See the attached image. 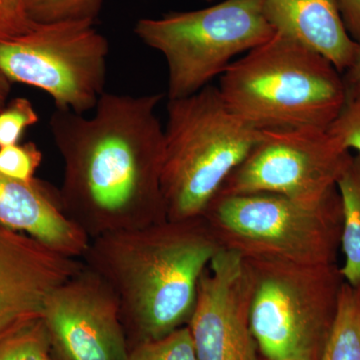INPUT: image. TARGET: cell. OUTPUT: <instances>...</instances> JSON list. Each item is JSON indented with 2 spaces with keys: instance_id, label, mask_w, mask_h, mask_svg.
Listing matches in <instances>:
<instances>
[{
  "instance_id": "cell-9",
  "label": "cell",
  "mask_w": 360,
  "mask_h": 360,
  "mask_svg": "<svg viewBox=\"0 0 360 360\" xmlns=\"http://www.w3.org/2000/svg\"><path fill=\"white\" fill-rule=\"evenodd\" d=\"M350 156L326 129H262L217 195L271 193L321 202L338 193L336 182Z\"/></svg>"
},
{
  "instance_id": "cell-19",
  "label": "cell",
  "mask_w": 360,
  "mask_h": 360,
  "mask_svg": "<svg viewBox=\"0 0 360 360\" xmlns=\"http://www.w3.org/2000/svg\"><path fill=\"white\" fill-rule=\"evenodd\" d=\"M127 360H198L187 326L158 340L136 342Z\"/></svg>"
},
{
  "instance_id": "cell-11",
  "label": "cell",
  "mask_w": 360,
  "mask_h": 360,
  "mask_svg": "<svg viewBox=\"0 0 360 360\" xmlns=\"http://www.w3.org/2000/svg\"><path fill=\"white\" fill-rule=\"evenodd\" d=\"M198 360H262L250 326L245 258L220 248L198 283L187 323Z\"/></svg>"
},
{
  "instance_id": "cell-14",
  "label": "cell",
  "mask_w": 360,
  "mask_h": 360,
  "mask_svg": "<svg viewBox=\"0 0 360 360\" xmlns=\"http://www.w3.org/2000/svg\"><path fill=\"white\" fill-rule=\"evenodd\" d=\"M262 7L276 33L321 54L340 73L354 63L359 42L347 32L338 0H262Z\"/></svg>"
},
{
  "instance_id": "cell-20",
  "label": "cell",
  "mask_w": 360,
  "mask_h": 360,
  "mask_svg": "<svg viewBox=\"0 0 360 360\" xmlns=\"http://www.w3.org/2000/svg\"><path fill=\"white\" fill-rule=\"evenodd\" d=\"M42 153L33 142L0 148V174L22 182L34 181Z\"/></svg>"
},
{
  "instance_id": "cell-3",
  "label": "cell",
  "mask_w": 360,
  "mask_h": 360,
  "mask_svg": "<svg viewBox=\"0 0 360 360\" xmlns=\"http://www.w3.org/2000/svg\"><path fill=\"white\" fill-rule=\"evenodd\" d=\"M219 89L226 105L258 129H328L347 98L328 59L276 32L236 59Z\"/></svg>"
},
{
  "instance_id": "cell-5",
  "label": "cell",
  "mask_w": 360,
  "mask_h": 360,
  "mask_svg": "<svg viewBox=\"0 0 360 360\" xmlns=\"http://www.w3.org/2000/svg\"><path fill=\"white\" fill-rule=\"evenodd\" d=\"M245 260L251 331L262 359L321 360L345 281L340 265Z\"/></svg>"
},
{
  "instance_id": "cell-21",
  "label": "cell",
  "mask_w": 360,
  "mask_h": 360,
  "mask_svg": "<svg viewBox=\"0 0 360 360\" xmlns=\"http://www.w3.org/2000/svg\"><path fill=\"white\" fill-rule=\"evenodd\" d=\"M39 117L32 101L16 97L0 111V148L20 143L25 130L39 122Z\"/></svg>"
},
{
  "instance_id": "cell-8",
  "label": "cell",
  "mask_w": 360,
  "mask_h": 360,
  "mask_svg": "<svg viewBox=\"0 0 360 360\" xmlns=\"http://www.w3.org/2000/svg\"><path fill=\"white\" fill-rule=\"evenodd\" d=\"M96 21L37 23L0 44V71L11 84L42 90L56 110L86 115L105 94L110 45Z\"/></svg>"
},
{
  "instance_id": "cell-26",
  "label": "cell",
  "mask_w": 360,
  "mask_h": 360,
  "mask_svg": "<svg viewBox=\"0 0 360 360\" xmlns=\"http://www.w3.org/2000/svg\"><path fill=\"white\" fill-rule=\"evenodd\" d=\"M11 82L8 78L0 71V111L6 108L8 103V96L11 94Z\"/></svg>"
},
{
  "instance_id": "cell-25",
  "label": "cell",
  "mask_w": 360,
  "mask_h": 360,
  "mask_svg": "<svg viewBox=\"0 0 360 360\" xmlns=\"http://www.w3.org/2000/svg\"><path fill=\"white\" fill-rule=\"evenodd\" d=\"M359 51L354 63L345 71V77H343L347 86V96L360 94V39L359 40Z\"/></svg>"
},
{
  "instance_id": "cell-10",
  "label": "cell",
  "mask_w": 360,
  "mask_h": 360,
  "mask_svg": "<svg viewBox=\"0 0 360 360\" xmlns=\"http://www.w3.org/2000/svg\"><path fill=\"white\" fill-rule=\"evenodd\" d=\"M41 321L61 360H127L120 302L110 286L84 267L52 291Z\"/></svg>"
},
{
  "instance_id": "cell-13",
  "label": "cell",
  "mask_w": 360,
  "mask_h": 360,
  "mask_svg": "<svg viewBox=\"0 0 360 360\" xmlns=\"http://www.w3.org/2000/svg\"><path fill=\"white\" fill-rule=\"evenodd\" d=\"M0 225L78 259L90 243L89 234L66 214L58 191L37 179L27 184L0 174Z\"/></svg>"
},
{
  "instance_id": "cell-18",
  "label": "cell",
  "mask_w": 360,
  "mask_h": 360,
  "mask_svg": "<svg viewBox=\"0 0 360 360\" xmlns=\"http://www.w3.org/2000/svg\"><path fill=\"white\" fill-rule=\"evenodd\" d=\"M30 20L35 23L66 20L96 21L103 0H25Z\"/></svg>"
},
{
  "instance_id": "cell-17",
  "label": "cell",
  "mask_w": 360,
  "mask_h": 360,
  "mask_svg": "<svg viewBox=\"0 0 360 360\" xmlns=\"http://www.w3.org/2000/svg\"><path fill=\"white\" fill-rule=\"evenodd\" d=\"M53 352L41 319L0 342V360H54Z\"/></svg>"
},
{
  "instance_id": "cell-16",
  "label": "cell",
  "mask_w": 360,
  "mask_h": 360,
  "mask_svg": "<svg viewBox=\"0 0 360 360\" xmlns=\"http://www.w3.org/2000/svg\"><path fill=\"white\" fill-rule=\"evenodd\" d=\"M321 360H360V290L345 281Z\"/></svg>"
},
{
  "instance_id": "cell-24",
  "label": "cell",
  "mask_w": 360,
  "mask_h": 360,
  "mask_svg": "<svg viewBox=\"0 0 360 360\" xmlns=\"http://www.w3.org/2000/svg\"><path fill=\"white\" fill-rule=\"evenodd\" d=\"M347 32L352 39H360V0H338Z\"/></svg>"
},
{
  "instance_id": "cell-1",
  "label": "cell",
  "mask_w": 360,
  "mask_h": 360,
  "mask_svg": "<svg viewBox=\"0 0 360 360\" xmlns=\"http://www.w3.org/2000/svg\"><path fill=\"white\" fill-rule=\"evenodd\" d=\"M162 99L105 92L92 115L52 113L51 134L63 161L61 205L90 239L167 220L165 129L156 113Z\"/></svg>"
},
{
  "instance_id": "cell-12",
  "label": "cell",
  "mask_w": 360,
  "mask_h": 360,
  "mask_svg": "<svg viewBox=\"0 0 360 360\" xmlns=\"http://www.w3.org/2000/svg\"><path fill=\"white\" fill-rule=\"evenodd\" d=\"M82 267V260L0 225V342L41 319L52 291Z\"/></svg>"
},
{
  "instance_id": "cell-23",
  "label": "cell",
  "mask_w": 360,
  "mask_h": 360,
  "mask_svg": "<svg viewBox=\"0 0 360 360\" xmlns=\"http://www.w3.org/2000/svg\"><path fill=\"white\" fill-rule=\"evenodd\" d=\"M35 25L25 0H0V44L25 34Z\"/></svg>"
},
{
  "instance_id": "cell-15",
  "label": "cell",
  "mask_w": 360,
  "mask_h": 360,
  "mask_svg": "<svg viewBox=\"0 0 360 360\" xmlns=\"http://www.w3.org/2000/svg\"><path fill=\"white\" fill-rule=\"evenodd\" d=\"M342 210L340 266L345 283L360 290V156H350L336 182Z\"/></svg>"
},
{
  "instance_id": "cell-2",
  "label": "cell",
  "mask_w": 360,
  "mask_h": 360,
  "mask_svg": "<svg viewBox=\"0 0 360 360\" xmlns=\"http://www.w3.org/2000/svg\"><path fill=\"white\" fill-rule=\"evenodd\" d=\"M220 248L203 217L167 219L90 239L82 262L115 292L139 342L187 326L200 277Z\"/></svg>"
},
{
  "instance_id": "cell-22",
  "label": "cell",
  "mask_w": 360,
  "mask_h": 360,
  "mask_svg": "<svg viewBox=\"0 0 360 360\" xmlns=\"http://www.w3.org/2000/svg\"><path fill=\"white\" fill-rule=\"evenodd\" d=\"M326 130L343 148L360 156V94L347 96L340 115Z\"/></svg>"
},
{
  "instance_id": "cell-7",
  "label": "cell",
  "mask_w": 360,
  "mask_h": 360,
  "mask_svg": "<svg viewBox=\"0 0 360 360\" xmlns=\"http://www.w3.org/2000/svg\"><path fill=\"white\" fill-rule=\"evenodd\" d=\"M135 34L160 52L167 66L168 99L205 89L240 54L276 34L262 0H224L215 6L141 18Z\"/></svg>"
},
{
  "instance_id": "cell-4",
  "label": "cell",
  "mask_w": 360,
  "mask_h": 360,
  "mask_svg": "<svg viewBox=\"0 0 360 360\" xmlns=\"http://www.w3.org/2000/svg\"><path fill=\"white\" fill-rule=\"evenodd\" d=\"M161 191L167 219L202 217L260 130L233 112L219 87L168 99Z\"/></svg>"
},
{
  "instance_id": "cell-27",
  "label": "cell",
  "mask_w": 360,
  "mask_h": 360,
  "mask_svg": "<svg viewBox=\"0 0 360 360\" xmlns=\"http://www.w3.org/2000/svg\"><path fill=\"white\" fill-rule=\"evenodd\" d=\"M205 1H212V0H205Z\"/></svg>"
},
{
  "instance_id": "cell-6",
  "label": "cell",
  "mask_w": 360,
  "mask_h": 360,
  "mask_svg": "<svg viewBox=\"0 0 360 360\" xmlns=\"http://www.w3.org/2000/svg\"><path fill=\"white\" fill-rule=\"evenodd\" d=\"M202 217L222 248L245 258L336 264L342 229L338 191L321 202L271 193L217 195Z\"/></svg>"
}]
</instances>
